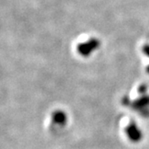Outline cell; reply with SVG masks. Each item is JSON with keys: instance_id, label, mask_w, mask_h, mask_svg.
<instances>
[{"instance_id": "cell-5", "label": "cell", "mask_w": 149, "mask_h": 149, "mask_svg": "<svg viewBox=\"0 0 149 149\" xmlns=\"http://www.w3.org/2000/svg\"><path fill=\"white\" fill-rule=\"evenodd\" d=\"M138 93H141V94H145L146 93V86H140L139 87H138Z\"/></svg>"}, {"instance_id": "cell-3", "label": "cell", "mask_w": 149, "mask_h": 149, "mask_svg": "<svg viewBox=\"0 0 149 149\" xmlns=\"http://www.w3.org/2000/svg\"><path fill=\"white\" fill-rule=\"evenodd\" d=\"M132 107L135 110L137 111H142L143 109L146 108L149 105V95H146L144 94L142 97H140L139 99H137L136 101H134L132 103H130Z\"/></svg>"}, {"instance_id": "cell-4", "label": "cell", "mask_w": 149, "mask_h": 149, "mask_svg": "<svg viewBox=\"0 0 149 149\" xmlns=\"http://www.w3.org/2000/svg\"><path fill=\"white\" fill-rule=\"evenodd\" d=\"M52 119H53V121H54L56 124L62 125V126L65 125L67 120H68L67 115L61 111H55L54 113H53L52 114Z\"/></svg>"}, {"instance_id": "cell-6", "label": "cell", "mask_w": 149, "mask_h": 149, "mask_svg": "<svg viewBox=\"0 0 149 149\" xmlns=\"http://www.w3.org/2000/svg\"><path fill=\"white\" fill-rule=\"evenodd\" d=\"M143 52L145 53L146 56L149 57V45H145L143 47Z\"/></svg>"}, {"instance_id": "cell-7", "label": "cell", "mask_w": 149, "mask_h": 149, "mask_svg": "<svg viewBox=\"0 0 149 149\" xmlns=\"http://www.w3.org/2000/svg\"><path fill=\"white\" fill-rule=\"evenodd\" d=\"M146 70H147V72H148V73H149V66H148V67H147V68H146Z\"/></svg>"}, {"instance_id": "cell-2", "label": "cell", "mask_w": 149, "mask_h": 149, "mask_svg": "<svg viewBox=\"0 0 149 149\" xmlns=\"http://www.w3.org/2000/svg\"><path fill=\"white\" fill-rule=\"evenodd\" d=\"M126 133L132 142H139L142 139V132L134 122H131L127 127Z\"/></svg>"}, {"instance_id": "cell-1", "label": "cell", "mask_w": 149, "mask_h": 149, "mask_svg": "<svg viewBox=\"0 0 149 149\" xmlns=\"http://www.w3.org/2000/svg\"><path fill=\"white\" fill-rule=\"evenodd\" d=\"M100 47V41L97 39H90L89 40L81 43L77 46V51L79 54H81L84 57H87L89 56L91 53Z\"/></svg>"}]
</instances>
